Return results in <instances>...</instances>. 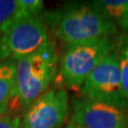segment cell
I'll return each instance as SVG.
<instances>
[{"instance_id":"6da1fadb","label":"cell","mask_w":128,"mask_h":128,"mask_svg":"<svg viewBox=\"0 0 128 128\" xmlns=\"http://www.w3.org/2000/svg\"><path fill=\"white\" fill-rule=\"evenodd\" d=\"M57 64V51L50 41L36 51L17 60L16 82L10 102L14 101L17 107L18 102L19 106L27 110L53 81Z\"/></svg>"},{"instance_id":"7a4b0ae2","label":"cell","mask_w":128,"mask_h":128,"mask_svg":"<svg viewBox=\"0 0 128 128\" xmlns=\"http://www.w3.org/2000/svg\"><path fill=\"white\" fill-rule=\"evenodd\" d=\"M116 32V25L91 4L69 7L58 17L55 25L56 36L68 46L110 38Z\"/></svg>"},{"instance_id":"3957f363","label":"cell","mask_w":128,"mask_h":128,"mask_svg":"<svg viewBox=\"0 0 128 128\" xmlns=\"http://www.w3.org/2000/svg\"><path fill=\"white\" fill-rule=\"evenodd\" d=\"M114 50L109 37L69 45L60 60L59 72L69 86H81L93 69Z\"/></svg>"},{"instance_id":"277c9868","label":"cell","mask_w":128,"mask_h":128,"mask_svg":"<svg viewBox=\"0 0 128 128\" xmlns=\"http://www.w3.org/2000/svg\"><path fill=\"white\" fill-rule=\"evenodd\" d=\"M86 98L124 109L128 100L122 89L118 56L114 50L93 69L82 87Z\"/></svg>"},{"instance_id":"5b68a950","label":"cell","mask_w":128,"mask_h":128,"mask_svg":"<svg viewBox=\"0 0 128 128\" xmlns=\"http://www.w3.org/2000/svg\"><path fill=\"white\" fill-rule=\"evenodd\" d=\"M0 35L15 61L36 51L48 41L46 26L40 15L16 12L3 26Z\"/></svg>"},{"instance_id":"8992f818","label":"cell","mask_w":128,"mask_h":128,"mask_svg":"<svg viewBox=\"0 0 128 128\" xmlns=\"http://www.w3.org/2000/svg\"><path fill=\"white\" fill-rule=\"evenodd\" d=\"M68 117V95L64 88L43 93L28 107L21 128H60Z\"/></svg>"},{"instance_id":"52a82bcc","label":"cell","mask_w":128,"mask_h":128,"mask_svg":"<svg viewBox=\"0 0 128 128\" xmlns=\"http://www.w3.org/2000/svg\"><path fill=\"white\" fill-rule=\"evenodd\" d=\"M71 122L82 128H122L126 125L124 109L93 101L88 98L74 99Z\"/></svg>"},{"instance_id":"ba28073f","label":"cell","mask_w":128,"mask_h":128,"mask_svg":"<svg viewBox=\"0 0 128 128\" xmlns=\"http://www.w3.org/2000/svg\"><path fill=\"white\" fill-rule=\"evenodd\" d=\"M16 82V61L12 57L0 64V117L9 112Z\"/></svg>"},{"instance_id":"9c48e42d","label":"cell","mask_w":128,"mask_h":128,"mask_svg":"<svg viewBox=\"0 0 128 128\" xmlns=\"http://www.w3.org/2000/svg\"><path fill=\"white\" fill-rule=\"evenodd\" d=\"M90 4L104 17L110 20L116 27L127 32L128 28V0H96Z\"/></svg>"},{"instance_id":"30bf717a","label":"cell","mask_w":128,"mask_h":128,"mask_svg":"<svg viewBox=\"0 0 128 128\" xmlns=\"http://www.w3.org/2000/svg\"><path fill=\"white\" fill-rule=\"evenodd\" d=\"M115 52L119 59L122 89L128 100V40L126 38L122 37L120 39L118 50Z\"/></svg>"},{"instance_id":"8fae6325","label":"cell","mask_w":128,"mask_h":128,"mask_svg":"<svg viewBox=\"0 0 128 128\" xmlns=\"http://www.w3.org/2000/svg\"><path fill=\"white\" fill-rule=\"evenodd\" d=\"M44 7L41 0H17L16 12L25 15H40Z\"/></svg>"},{"instance_id":"7c38bea8","label":"cell","mask_w":128,"mask_h":128,"mask_svg":"<svg viewBox=\"0 0 128 128\" xmlns=\"http://www.w3.org/2000/svg\"><path fill=\"white\" fill-rule=\"evenodd\" d=\"M17 9V0H0V32L5 24L14 16Z\"/></svg>"},{"instance_id":"4fadbf2b","label":"cell","mask_w":128,"mask_h":128,"mask_svg":"<svg viewBox=\"0 0 128 128\" xmlns=\"http://www.w3.org/2000/svg\"><path fill=\"white\" fill-rule=\"evenodd\" d=\"M21 120L17 116L7 114L0 117V128H20Z\"/></svg>"},{"instance_id":"5bb4252c","label":"cell","mask_w":128,"mask_h":128,"mask_svg":"<svg viewBox=\"0 0 128 128\" xmlns=\"http://www.w3.org/2000/svg\"><path fill=\"white\" fill-rule=\"evenodd\" d=\"M10 57H12L10 51L8 48L7 45L5 44L3 37L0 35V64H2L3 62L10 59Z\"/></svg>"},{"instance_id":"9a60e30c","label":"cell","mask_w":128,"mask_h":128,"mask_svg":"<svg viewBox=\"0 0 128 128\" xmlns=\"http://www.w3.org/2000/svg\"><path fill=\"white\" fill-rule=\"evenodd\" d=\"M66 128H82V127H80V126H78L77 124H73V122H70Z\"/></svg>"},{"instance_id":"2e32d148","label":"cell","mask_w":128,"mask_h":128,"mask_svg":"<svg viewBox=\"0 0 128 128\" xmlns=\"http://www.w3.org/2000/svg\"><path fill=\"white\" fill-rule=\"evenodd\" d=\"M122 128H128V126H124V127H122Z\"/></svg>"},{"instance_id":"e0dca14e","label":"cell","mask_w":128,"mask_h":128,"mask_svg":"<svg viewBox=\"0 0 128 128\" xmlns=\"http://www.w3.org/2000/svg\"><path fill=\"white\" fill-rule=\"evenodd\" d=\"M127 32H128V28H127Z\"/></svg>"},{"instance_id":"ac0fdd59","label":"cell","mask_w":128,"mask_h":128,"mask_svg":"<svg viewBox=\"0 0 128 128\" xmlns=\"http://www.w3.org/2000/svg\"><path fill=\"white\" fill-rule=\"evenodd\" d=\"M20 128H21V127H20Z\"/></svg>"}]
</instances>
